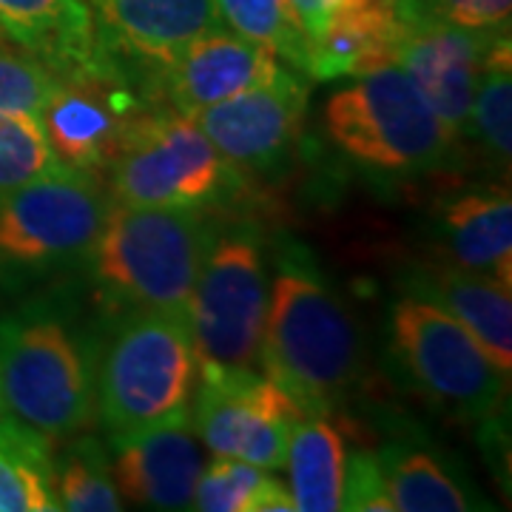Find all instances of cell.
<instances>
[{
	"mask_svg": "<svg viewBox=\"0 0 512 512\" xmlns=\"http://www.w3.org/2000/svg\"><path fill=\"white\" fill-rule=\"evenodd\" d=\"M259 370L308 416L330 413L359 379L356 325L328 282L299 254L279 262L268 288Z\"/></svg>",
	"mask_w": 512,
	"mask_h": 512,
	"instance_id": "cell-1",
	"label": "cell"
},
{
	"mask_svg": "<svg viewBox=\"0 0 512 512\" xmlns=\"http://www.w3.org/2000/svg\"><path fill=\"white\" fill-rule=\"evenodd\" d=\"M211 242L214 231L205 211L111 202L86 262L100 299L117 316L134 311L188 316Z\"/></svg>",
	"mask_w": 512,
	"mask_h": 512,
	"instance_id": "cell-2",
	"label": "cell"
},
{
	"mask_svg": "<svg viewBox=\"0 0 512 512\" xmlns=\"http://www.w3.org/2000/svg\"><path fill=\"white\" fill-rule=\"evenodd\" d=\"M200 379L183 313H123L94 373V404L109 439L191 424Z\"/></svg>",
	"mask_w": 512,
	"mask_h": 512,
	"instance_id": "cell-3",
	"label": "cell"
},
{
	"mask_svg": "<svg viewBox=\"0 0 512 512\" xmlns=\"http://www.w3.org/2000/svg\"><path fill=\"white\" fill-rule=\"evenodd\" d=\"M0 390L9 413L49 444L83 436L97 416L92 362L69 322L49 311L0 319Z\"/></svg>",
	"mask_w": 512,
	"mask_h": 512,
	"instance_id": "cell-4",
	"label": "cell"
},
{
	"mask_svg": "<svg viewBox=\"0 0 512 512\" xmlns=\"http://www.w3.org/2000/svg\"><path fill=\"white\" fill-rule=\"evenodd\" d=\"M325 128L333 146L376 171L433 168L456 143V134L396 63L353 74V83L330 94Z\"/></svg>",
	"mask_w": 512,
	"mask_h": 512,
	"instance_id": "cell-5",
	"label": "cell"
},
{
	"mask_svg": "<svg viewBox=\"0 0 512 512\" xmlns=\"http://www.w3.org/2000/svg\"><path fill=\"white\" fill-rule=\"evenodd\" d=\"M114 202L208 211L234 200L242 174L177 111H140L109 165Z\"/></svg>",
	"mask_w": 512,
	"mask_h": 512,
	"instance_id": "cell-6",
	"label": "cell"
},
{
	"mask_svg": "<svg viewBox=\"0 0 512 512\" xmlns=\"http://www.w3.org/2000/svg\"><path fill=\"white\" fill-rule=\"evenodd\" d=\"M268 288L262 245L251 231L214 237L188 302L200 370H259Z\"/></svg>",
	"mask_w": 512,
	"mask_h": 512,
	"instance_id": "cell-7",
	"label": "cell"
},
{
	"mask_svg": "<svg viewBox=\"0 0 512 512\" xmlns=\"http://www.w3.org/2000/svg\"><path fill=\"white\" fill-rule=\"evenodd\" d=\"M109 208L92 174L66 165L0 194V265L46 271L86 262Z\"/></svg>",
	"mask_w": 512,
	"mask_h": 512,
	"instance_id": "cell-8",
	"label": "cell"
},
{
	"mask_svg": "<svg viewBox=\"0 0 512 512\" xmlns=\"http://www.w3.org/2000/svg\"><path fill=\"white\" fill-rule=\"evenodd\" d=\"M393 348L410 379L461 419L490 421L507 404L510 376L427 296H404L396 305Z\"/></svg>",
	"mask_w": 512,
	"mask_h": 512,
	"instance_id": "cell-9",
	"label": "cell"
},
{
	"mask_svg": "<svg viewBox=\"0 0 512 512\" xmlns=\"http://www.w3.org/2000/svg\"><path fill=\"white\" fill-rule=\"evenodd\" d=\"M302 419L308 413L259 370H200L191 424L211 456L276 473L285 467L291 427Z\"/></svg>",
	"mask_w": 512,
	"mask_h": 512,
	"instance_id": "cell-10",
	"label": "cell"
},
{
	"mask_svg": "<svg viewBox=\"0 0 512 512\" xmlns=\"http://www.w3.org/2000/svg\"><path fill=\"white\" fill-rule=\"evenodd\" d=\"M311 89L293 69L251 86L197 114V126L228 163L265 168L279 160L299 137Z\"/></svg>",
	"mask_w": 512,
	"mask_h": 512,
	"instance_id": "cell-11",
	"label": "cell"
},
{
	"mask_svg": "<svg viewBox=\"0 0 512 512\" xmlns=\"http://www.w3.org/2000/svg\"><path fill=\"white\" fill-rule=\"evenodd\" d=\"M137 114L140 106L120 86V77H60L40 120L60 163L100 177Z\"/></svg>",
	"mask_w": 512,
	"mask_h": 512,
	"instance_id": "cell-12",
	"label": "cell"
},
{
	"mask_svg": "<svg viewBox=\"0 0 512 512\" xmlns=\"http://www.w3.org/2000/svg\"><path fill=\"white\" fill-rule=\"evenodd\" d=\"M510 32H470L456 26H407L393 52L424 100L458 137H467V117L478 74L493 46Z\"/></svg>",
	"mask_w": 512,
	"mask_h": 512,
	"instance_id": "cell-13",
	"label": "cell"
},
{
	"mask_svg": "<svg viewBox=\"0 0 512 512\" xmlns=\"http://www.w3.org/2000/svg\"><path fill=\"white\" fill-rule=\"evenodd\" d=\"M0 43L57 77H120L89 0H0Z\"/></svg>",
	"mask_w": 512,
	"mask_h": 512,
	"instance_id": "cell-14",
	"label": "cell"
},
{
	"mask_svg": "<svg viewBox=\"0 0 512 512\" xmlns=\"http://www.w3.org/2000/svg\"><path fill=\"white\" fill-rule=\"evenodd\" d=\"M282 69V60L268 49L220 26L188 43L160 74L171 111L194 120L205 109L271 80Z\"/></svg>",
	"mask_w": 512,
	"mask_h": 512,
	"instance_id": "cell-15",
	"label": "cell"
},
{
	"mask_svg": "<svg viewBox=\"0 0 512 512\" xmlns=\"http://www.w3.org/2000/svg\"><path fill=\"white\" fill-rule=\"evenodd\" d=\"M111 476L123 498L151 510H191L202 473V441L191 424L111 441Z\"/></svg>",
	"mask_w": 512,
	"mask_h": 512,
	"instance_id": "cell-16",
	"label": "cell"
},
{
	"mask_svg": "<svg viewBox=\"0 0 512 512\" xmlns=\"http://www.w3.org/2000/svg\"><path fill=\"white\" fill-rule=\"evenodd\" d=\"M109 55H128L163 72L205 32L220 29L214 0H92Z\"/></svg>",
	"mask_w": 512,
	"mask_h": 512,
	"instance_id": "cell-17",
	"label": "cell"
},
{
	"mask_svg": "<svg viewBox=\"0 0 512 512\" xmlns=\"http://www.w3.org/2000/svg\"><path fill=\"white\" fill-rule=\"evenodd\" d=\"M424 293L476 339L498 370H512V296L495 279L461 268L427 274Z\"/></svg>",
	"mask_w": 512,
	"mask_h": 512,
	"instance_id": "cell-18",
	"label": "cell"
},
{
	"mask_svg": "<svg viewBox=\"0 0 512 512\" xmlns=\"http://www.w3.org/2000/svg\"><path fill=\"white\" fill-rule=\"evenodd\" d=\"M456 268L495 279L512 291V200L507 191H478L456 200L444 217Z\"/></svg>",
	"mask_w": 512,
	"mask_h": 512,
	"instance_id": "cell-19",
	"label": "cell"
},
{
	"mask_svg": "<svg viewBox=\"0 0 512 512\" xmlns=\"http://www.w3.org/2000/svg\"><path fill=\"white\" fill-rule=\"evenodd\" d=\"M345 441L339 430L322 416L296 421L288 439L285 470L291 481L296 512L342 510L345 495Z\"/></svg>",
	"mask_w": 512,
	"mask_h": 512,
	"instance_id": "cell-20",
	"label": "cell"
},
{
	"mask_svg": "<svg viewBox=\"0 0 512 512\" xmlns=\"http://www.w3.org/2000/svg\"><path fill=\"white\" fill-rule=\"evenodd\" d=\"M384 487L399 512H464L476 510L473 495L439 458L410 444H390L379 453Z\"/></svg>",
	"mask_w": 512,
	"mask_h": 512,
	"instance_id": "cell-21",
	"label": "cell"
},
{
	"mask_svg": "<svg viewBox=\"0 0 512 512\" xmlns=\"http://www.w3.org/2000/svg\"><path fill=\"white\" fill-rule=\"evenodd\" d=\"M55 458L52 444L15 424L0 436V512H55Z\"/></svg>",
	"mask_w": 512,
	"mask_h": 512,
	"instance_id": "cell-22",
	"label": "cell"
},
{
	"mask_svg": "<svg viewBox=\"0 0 512 512\" xmlns=\"http://www.w3.org/2000/svg\"><path fill=\"white\" fill-rule=\"evenodd\" d=\"M222 26L268 49L288 69L311 77V46L285 0H214Z\"/></svg>",
	"mask_w": 512,
	"mask_h": 512,
	"instance_id": "cell-23",
	"label": "cell"
},
{
	"mask_svg": "<svg viewBox=\"0 0 512 512\" xmlns=\"http://www.w3.org/2000/svg\"><path fill=\"white\" fill-rule=\"evenodd\" d=\"M510 35H504L487 55V63L478 74L467 134H473L481 148L493 157V163L510 165L512 154V63Z\"/></svg>",
	"mask_w": 512,
	"mask_h": 512,
	"instance_id": "cell-24",
	"label": "cell"
},
{
	"mask_svg": "<svg viewBox=\"0 0 512 512\" xmlns=\"http://www.w3.org/2000/svg\"><path fill=\"white\" fill-rule=\"evenodd\" d=\"M55 493L60 510L69 512H117L123 495L114 484L111 464L103 447L89 436L69 439V447L55 461Z\"/></svg>",
	"mask_w": 512,
	"mask_h": 512,
	"instance_id": "cell-25",
	"label": "cell"
},
{
	"mask_svg": "<svg viewBox=\"0 0 512 512\" xmlns=\"http://www.w3.org/2000/svg\"><path fill=\"white\" fill-rule=\"evenodd\" d=\"M55 148L35 114H0V194L60 171Z\"/></svg>",
	"mask_w": 512,
	"mask_h": 512,
	"instance_id": "cell-26",
	"label": "cell"
},
{
	"mask_svg": "<svg viewBox=\"0 0 512 512\" xmlns=\"http://www.w3.org/2000/svg\"><path fill=\"white\" fill-rule=\"evenodd\" d=\"M271 473L239 461V458H220L208 467H202L191 510L200 512H254V504L265 484L271 481Z\"/></svg>",
	"mask_w": 512,
	"mask_h": 512,
	"instance_id": "cell-27",
	"label": "cell"
},
{
	"mask_svg": "<svg viewBox=\"0 0 512 512\" xmlns=\"http://www.w3.org/2000/svg\"><path fill=\"white\" fill-rule=\"evenodd\" d=\"M407 26H456L470 32H510L512 0H393Z\"/></svg>",
	"mask_w": 512,
	"mask_h": 512,
	"instance_id": "cell-28",
	"label": "cell"
},
{
	"mask_svg": "<svg viewBox=\"0 0 512 512\" xmlns=\"http://www.w3.org/2000/svg\"><path fill=\"white\" fill-rule=\"evenodd\" d=\"M55 72H49L35 57L9 52L0 46V114H35L57 89Z\"/></svg>",
	"mask_w": 512,
	"mask_h": 512,
	"instance_id": "cell-29",
	"label": "cell"
},
{
	"mask_svg": "<svg viewBox=\"0 0 512 512\" xmlns=\"http://www.w3.org/2000/svg\"><path fill=\"white\" fill-rule=\"evenodd\" d=\"M342 510L350 512H393L390 495L384 487L382 464L376 453H353L345 464V495Z\"/></svg>",
	"mask_w": 512,
	"mask_h": 512,
	"instance_id": "cell-30",
	"label": "cell"
},
{
	"mask_svg": "<svg viewBox=\"0 0 512 512\" xmlns=\"http://www.w3.org/2000/svg\"><path fill=\"white\" fill-rule=\"evenodd\" d=\"M15 424H18V419H15V416L9 413V407H6V399H3V390H0V436H3V433H9V430H12Z\"/></svg>",
	"mask_w": 512,
	"mask_h": 512,
	"instance_id": "cell-31",
	"label": "cell"
}]
</instances>
